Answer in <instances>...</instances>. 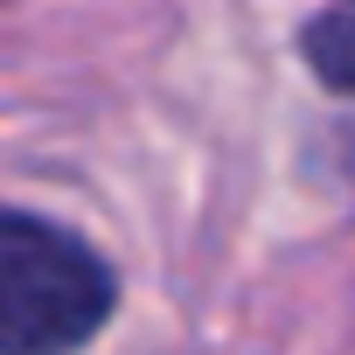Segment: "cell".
Instances as JSON below:
<instances>
[{
    "mask_svg": "<svg viewBox=\"0 0 355 355\" xmlns=\"http://www.w3.org/2000/svg\"><path fill=\"white\" fill-rule=\"evenodd\" d=\"M112 300V265L84 237L0 209V355H70L105 327Z\"/></svg>",
    "mask_w": 355,
    "mask_h": 355,
    "instance_id": "cell-1",
    "label": "cell"
},
{
    "mask_svg": "<svg viewBox=\"0 0 355 355\" xmlns=\"http://www.w3.org/2000/svg\"><path fill=\"white\" fill-rule=\"evenodd\" d=\"M306 56L334 84H355V21H313L306 28Z\"/></svg>",
    "mask_w": 355,
    "mask_h": 355,
    "instance_id": "cell-2",
    "label": "cell"
}]
</instances>
